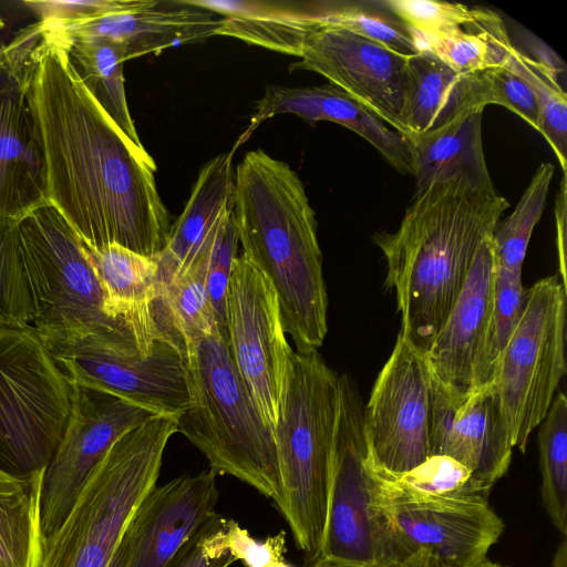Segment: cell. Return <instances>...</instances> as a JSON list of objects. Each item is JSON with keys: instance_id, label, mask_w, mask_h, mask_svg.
I'll return each instance as SVG.
<instances>
[{"instance_id": "28", "label": "cell", "mask_w": 567, "mask_h": 567, "mask_svg": "<svg viewBox=\"0 0 567 567\" xmlns=\"http://www.w3.org/2000/svg\"><path fill=\"white\" fill-rule=\"evenodd\" d=\"M44 470L17 474L0 466V567H41Z\"/></svg>"}, {"instance_id": "17", "label": "cell", "mask_w": 567, "mask_h": 567, "mask_svg": "<svg viewBox=\"0 0 567 567\" xmlns=\"http://www.w3.org/2000/svg\"><path fill=\"white\" fill-rule=\"evenodd\" d=\"M513 449L489 383L458 398L432 378L431 455L464 465L471 472L472 492L487 495L506 474Z\"/></svg>"}, {"instance_id": "34", "label": "cell", "mask_w": 567, "mask_h": 567, "mask_svg": "<svg viewBox=\"0 0 567 567\" xmlns=\"http://www.w3.org/2000/svg\"><path fill=\"white\" fill-rule=\"evenodd\" d=\"M553 176L554 166L540 164L514 212L496 224L492 236L496 268L522 274L527 246L543 214Z\"/></svg>"}, {"instance_id": "37", "label": "cell", "mask_w": 567, "mask_h": 567, "mask_svg": "<svg viewBox=\"0 0 567 567\" xmlns=\"http://www.w3.org/2000/svg\"><path fill=\"white\" fill-rule=\"evenodd\" d=\"M525 302L526 289L523 286L522 274L494 266L493 315L487 352L489 380L497 357L523 315Z\"/></svg>"}, {"instance_id": "40", "label": "cell", "mask_w": 567, "mask_h": 567, "mask_svg": "<svg viewBox=\"0 0 567 567\" xmlns=\"http://www.w3.org/2000/svg\"><path fill=\"white\" fill-rule=\"evenodd\" d=\"M229 520L214 514L182 546L166 567H229L237 561L227 546Z\"/></svg>"}, {"instance_id": "9", "label": "cell", "mask_w": 567, "mask_h": 567, "mask_svg": "<svg viewBox=\"0 0 567 567\" xmlns=\"http://www.w3.org/2000/svg\"><path fill=\"white\" fill-rule=\"evenodd\" d=\"M72 384L32 326L0 327V466L44 470L65 427Z\"/></svg>"}, {"instance_id": "50", "label": "cell", "mask_w": 567, "mask_h": 567, "mask_svg": "<svg viewBox=\"0 0 567 567\" xmlns=\"http://www.w3.org/2000/svg\"><path fill=\"white\" fill-rule=\"evenodd\" d=\"M553 567H567V546L566 539L558 546L553 559Z\"/></svg>"}, {"instance_id": "46", "label": "cell", "mask_w": 567, "mask_h": 567, "mask_svg": "<svg viewBox=\"0 0 567 567\" xmlns=\"http://www.w3.org/2000/svg\"><path fill=\"white\" fill-rule=\"evenodd\" d=\"M519 40L525 48L520 52L548 71L556 80L560 73H565L566 64L543 40L525 30L520 31Z\"/></svg>"}, {"instance_id": "4", "label": "cell", "mask_w": 567, "mask_h": 567, "mask_svg": "<svg viewBox=\"0 0 567 567\" xmlns=\"http://www.w3.org/2000/svg\"><path fill=\"white\" fill-rule=\"evenodd\" d=\"M338 404L339 374L318 350H293L274 437L280 513L306 567L316 566L327 527Z\"/></svg>"}, {"instance_id": "48", "label": "cell", "mask_w": 567, "mask_h": 567, "mask_svg": "<svg viewBox=\"0 0 567 567\" xmlns=\"http://www.w3.org/2000/svg\"><path fill=\"white\" fill-rule=\"evenodd\" d=\"M396 567H445L429 548H419L403 559Z\"/></svg>"}, {"instance_id": "29", "label": "cell", "mask_w": 567, "mask_h": 567, "mask_svg": "<svg viewBox=\"0 0 567 567\" xmlns=\"http://www.w3.org/2000/svg\"><path fill=\"white\" fill-rule=\"evenodd\" d=\"M214 241L181 277L161 291L153 305L158 331L183 354L186 344L218 332L206 287Z\"/></svg>"}, {"instance_id": "12", "label": "cell", "mask_w": 567, "mask_h": 567, "mask_svg": "<svg viewBox=\"0 0 567 567\" xmlns=\"http://www.w3.org/2000/svg\"><path fill=\"white\" fill-rule=\"evenodd\" d=\"M70 380L107 392L155 415L177 420L190 396L183 352L164 338L152 352L130 351L97 334L40 337Z\"/></svg>"}, {"instance_id": "26", "label": "cell", "mask_w": 567, "mask_h": 567, "mask_svg": "<svg viewBox=\"0 0 567 567\" xmlns=\"http://www.w3.org/2000/svg\"><path fill=\"white\" fill-rule=\"evenodd\" d=\"M84 247L102 287L106 313L132 326L151 352L155 340L164 338L153 316L158 297L155 257L118 245L92 248L84 244Z\"/></svg>"}, {"instance_id": "39", "label": "cell", "mask_w": 567, "mask_h": 567, "mask_svg": "<svg viewBox=\"0 0 567 567\" xmlns=\"http://www.w3.org/2000/svg\"><path fill=\"white\" fill-rule=\"evenodd\" d=\"M238 236L234 215L219 227L207 267L206 287L219 334L227 341V300L233 266L237 258Z\"/></svg>"}, {"instance_id": "30", "label": "cell", "mask_w": 567, "mask_h": 567, "mask_svg": "<svg viewBox=\"0 0 567 567\" xmlns=\"http://www.w3.org/2000/svg\"><path fill=\"white\" fill-rule=\"evenodd\" d=\"M419 50H427L453 71L480 73L506 64L514 47L502 18L478 8L474 19L437 35H414Z\"/></svg>"}, {"instance_id": "16", "label": "cell", "mask_w": 567, "mask_h": 567, "mask_svg": "<svg viewBox=\"0 0 567 567\" xmlns=\"http://www.w3.org/2000/svg\"><path fill=\"white\" fill-rule=\"evenodd\" d=\"M405 61L406 56L374 40L321 27L307 38L300 62L293 68L321 74L403 134L400 113Z\"/></svg>"}, {"instance_id": "13", "label": "cell", "mask_w": 567, "mask_h": 567, "mask_svg": "<svg viewBox=\"0 0 567 567\" xmlns=\"http://www.w3.org/2000/svg\"><path fill=\"white\" fill-rule=\"evenodd\" d=\"M227 344L238 373L274 433L293 350L286 338L274 286L243 254L235 259L229 284Z\"/></svg>"}, {"instance_id": "20", "label": "cell", "mask_w": 567, "mask_h": 567, "mask_svg": "<svg viewBox=\"0 0 567 567\" xmlns=\"http://www.w3.org/2000/svg\"><path fill=\"white\" fill-rule=\"evenodd\" d=\"M216 477L208 470L155 485L127 527L126 567H166L194 533L216 514Z\"/></svg>"}, {"instance_id": "18", "label": "cell", "mask_w": 567, "mask_h": 567, "mask_svg": "<svg viewBox=\"0 0 567 567\" xmlns=\"http://www.w3.org/2000/svg\"><path fill=\"white\" fill-rule=\"evenodd\" d=\"M492 236L481 244L453 309L424 353L432 378L458 398L489 382L487 352L494 282Z\"/></svg>"}, {"instance_id": "19", "label": "cell", "mask_w": 567, "mask_h": 567, "mask_svg": "<svg viewBox=\"0 0 567 567\" xmlns=\"http://www.w3.org/2000/svg\"><path fill=\"white\" fill-rule=\"evenodd\" d=\"M41 22L51 34L65 41H105L127 61L172 47L204 42L217 35L221 19L188 1L137 0L132 8L87 20Z\"/></svg>"}, {"instance_id": "23", "label": "cell", "mask_w": 567, "mask_h": 567, "mask_svg": "<svg viewBox=\"0 0 567 567\" xmlns=\"http://www.w3.org/2000/svg\"><path fill=\"white\" fill-rule=\"evenodd\" d=\"M488 104L493 95L485 71L457 73L427 50L406 56L400 122L409 140Z\"/></svg>"}, {"instance_id": "2", "label": "cell", "mask_w": 567, "mask_h": 567, "mask_svg": "<svg viewBox=\"0 0 567 567\" xmlns=\"http://www.w3.org/2000/svg\"><path fill=\"white\" fill-rule=\"evenodd\" d=\"M508 202L460 179L431 185L394 233L372 237L386 262L384 286L395 293L400 333L425 353L453 309L477 250L493 235Z\"/></svg>"}, {"instance_id": "25", "label": "cell", "mask_w": 567, "mask_h": 567, "mask_svg": "<svg viewBox=\"0 0 567 567\" xmlns=\"http://www.w3.org/2000/svg\"><path fill=\"white\" fill-rule=\"evenodd\" d=\"M483 110H468L442 127L409 140L415 196L433 184L452 179L495 190L483 152Z\"/></svg>"}, {"instance_id": "35", "label": "cell", "mask_w": 567, "mask_h": 567, "mask_svg": "<svg viewBox=\"0 0 567 567\" xmlns=\"http://www.w3.org/2000/svg\"><path fill=\"white\" fill-rule=\"evenodd\" d=\"M532 89L539 114V133L555 153L563 173L567 168V95L548 71L527 58L515 45L505 64Z\"/></svg>"}, {"instance_id": "27", "label": "cell", "mask_w": 567, "mask_h": 567, "mask_svg": "<svg viewBox=\"0 0 567 567\" xmlns=\"http://www.w3.org/2000/svg\"><path fill=\"white\" fill-rule=\"evenodd\" d=\"M189 3L223 14L217 35L240 39L300 58L306 40L320 28L310 8L291 9L259 1H202Z\"/></svg>"}, {"instance_id": "8", "label": "cell", "mask_w": 567, "mask_h": 567, "mask_svg": "<svg viewBox=\"0 0 567 567\" xmlns=\"http://www.w3.org/2000/svg\"><path fill=\"white\" fill-rule=\"evenodd\" d=\"M403 560L379 506V478L363 432L355 381L339 374L327 527L315 567H396Z\"/></svg>"}, {"instance_id": "41", "label": "cell", "mask_w": 567, "mask_h": 567, "mask_svg": "<svg viewBox=\"0 0 567 567\" xmlns=\"http://www.w3.org/2000/svg\"><path fill=\"white\" fill-rule=\"evenodd\" d=\"M390 475L422 492L449 493L461 489L472 492L470 489L471 472L454 458L445 455H431L424 463L410 472Z\"/></svg>"}, {"instance_id": "38", "label": "cell", "mask_w": 567, "mask_h": 567, "mask_svg": "<svg viewBox=\"0 0 567 567\" xmlns=\"http://www.w3.org/2000/svg\"><path fill=\"white\" fill-rule=\"evenodd\" d=\"M380 3L412 34L420 37L451 32L474 19L478 10L461 3L430 0H382Z\"/></svg>"}, {"instance_id": "51", "label": "cell", "mask_w": 567, "mask_h": 567, "mask_svg": "<svg viewBox=\"0 0 567 567\" xmlns=\"http://www.w3.org/2000/svg\"><path fill=\"white\" fill-rule=\"evenodd\" d=\"M475 567H507V566H503V565H499L497 563H494V561H491L488 559H485L484 561H482L481 564H478Z\"/></svg>"}, {"instance_id": "14", "label": "cell", "mask_w": 567, "mask_h": 567, "mask_svg": "<svg viewBox=\"0 0 567 567\" xmlns=\"http://www.w3.org/2000/svg\"><path fill=\"white\" fill-rule=\"evenodd\" d=\"M432 377L425 354L400 332L363 406V432L375 467L412 471L430 456Z\"/></svg>"}, {"instance_id": "42", "label": "cell", "mask_w": 567, "mask_h": 567, "mask_svg": "<svg viewBox=\"0 0 567 567\" xmlns=\"http://www.w3.org/2000/svg\"><path fill=\"white\" fill-rule=\"evenodd\" d=\"M489 81L493 104L508 109L539 132V114L529 85L506 65L485 71Z\"/></svg>"}, {"instance_id": "6", "label": "cell", "mask_w": 567, "mask_h": 567, "mask_svg": "<svg viewBox=\"0 0 567 567\" xmlns=\"http://www.w3.org/2000/svg\"><path fill=\"white\" fill-rule=\"evenodd\" d=\"M176 420L153 415L122 436L91 474L41 567H106L141 502L156 485Z\"/></svg>"}, {"instance_id": "5", "label": "cell", "mask_w": 567, "mask_h": 567, "mask_svg": "<svg viewBox=\"0 0 567 567\" xmlns=\"http://www.w3.org/2000/svg\"><path fill=\"white\" fill-rule=\"evenodd\" d=\"M189 406L176 420L216 475H230L282 507V486L271 429L266 424L216 332L185 346Z\"/></svg>"}, {"instance_id": "21", "label": "cell", "mask_w": 567, "mask_h": 567, "mask_svg": "<svg viewBox=\"0 0 567 567\" xmlns=\"http://www.w3.org/2000/svg\"><path fill=\"white\" fill-rule=\"evenodd\" d=\"M285 113L298 115L309 124L330 121L346 126L374 146L395 169L412 174L409 138L331 83L309 87L268 86L237 143L243 145L264 121Z\"/></svg>"}, {"instance_id": "3", "label": "cell", "mask_w": 567, "mask_h": 567, "mask_svg": "<svg viewBox=\"0 0 567 567\" xmlns=\"http://www.w3.org/2000/svg\"><path fill=\"white\" fill-rule=\"evenodd\" d=\"M234 220L246 256L274 286L296 351L318 350L328 332V295L316 213L285 162L248 152L235 169Z\"/></svg>"}, {"instance_id": "47", "label": "cell", "mask_w": 567, "mask_h": 567, "mask_svg": "<svg viewBox=\"0 0 567 567\" xmlns=\"http://www.w3.org/2000/svg\"><path fill=\"white\" fill-rule=\"evenodd\" d=\"M566 173H564L560 189L556 197L555 204V218L557 229V250L559 260V274L560 280L565 287H567L566 280Z\"/></svg>"}, {"instance_id": "32", "label": "cell", "mask_w": 567, "mask_h": 567, "mask_svg": "<svg viewBox=\"0 0 567 567\" xmlns=\"http://www.w3.org/2000/svg\"><path fill=\"white\" fill-rule=\"evenodd\" d=\"M540 495L555 527L567 533V399L558 392L538 433Z\"/></svg>"}, {"instance_id": "43", "label": "cell", "mask_w": 567, "mask_h": 567, "mask_svg": "<svg viewBox=\"0 0 567 567\" xmlns=\"http://www.w3.org/2000/svg\"><path fill=\"white\" fill-rule=\"evenodd\" d=\"M43 31V23L38 21L19 30L9 43L0 41V94L27 78Z\"/></svg>"}, {"instance_id": "52", "label": "cell", "mask_w": 567, "mask_h": 567, "mask_svg": "<svg viewBox=\"0 0 567 567\" xmlns=\"http://www.w3.org/2000/svg\"><path fill=\"white\" fill-rule=\"evenodd\" d=\"M265 567H293L288 564L285 559L279 561H274L271 564L266 565Z\"/></svg>"}, {"instance_id": "31", "label": "cell", "mask_w": 567, "mask_h": 567, "mask_svg": "<svg viewBox=\"0 0 567 567\" xmlns=\"http://www.w3.org/2000/svg\"><path fill=\"white\" fill-rule=\"evenodd\" d=\"M63 41L76 73L96 103L133 143L142 145L126 101L125 61L121 52L95 39Z\"/></svg>"}, {"instance_id": "53", "label": "cell", "mask_w": 567, "mask_h": 567, "mask_svg": "<svg viewBox=\"0 0 567 567\" xmlns=\"http://www.w3.org/2000/svg\"><path fill=\"white\" fill-rule=\"evenodd\" d=\"M4 28V21L2 20V18L0 17V31Z\"/></svg>"}, {"instance_id": "11", "label": "cell", "mask_w": 567, "mask_h": 567, "mask_svg": "<svg viewBox=\"0 0 567 567\" xmlns=\"http://www.w3.org/2000/svg\"><path fill=\"white\" fill-rule=\"evenodd\" d=\"M373 467L379 478V506L403 559L419 548L431 549L445 567H475L487 559L504 523L486 496L465 489L417 491Z\"/></svg>"}, {"instance_id": "33", "label": "cell", "mask_w": 567, "mask_h": 567, "mask_svg": "<svg viewBox=\"0 0 567 567\" xmlns=\"http://www.w3.org/2000/svg\"><path fill=\"white\" fill-rule=\"evenodd\" d=\"M311 9L321 27L348 30L409 56L420 50L405 24L380 1L316 2Z\"/></svg>"}, {"instance_id": "15", "label": "cell", "mask_w": 567, "mask_h": 567, "mask_svg": "<svg viewBox=\"0 0 567 567\" xmlns=\"http://www.w3.org/2000/svg\"><path fill=\"white\" fill-rule=\"evenodd\" d=\"M62 437L44 468L41 528L44 542L62 524L84 484L113 445L155 415L75 380Z\"/></svg>"}, {"instance_id": "24", "label": "cell", "mask_w": 567, "mask_h": 567, "mask_svg": "<svg viewBox=\"0 0 567 567\" xmlns=\"http://www.w3.org/2000/svg\"><path fill=\"white\" fill-rule=\"evenodd\" d=\"M234 151L217 155L200 171L190 196L155 257L158 295L181 277L215 239L235 204Z\"/></svg>"}, {"instance_id": "45", "label": "cell", "mask_w": 567, "mask_h": 567, "mask_svg": "<svg viewBox=\"0 0 567 567\" xmlns=\"http://www.w3.org/2000/svg\"><path fill=\"white\" fill-rule=\"evenodd\" d=\"M137 0L23 1L40 21L74 22L132 8Z\"/></svg>"}, {"instance_id": "10", "label": "cell", "mask_w": 567, "mask_h": 567, "mask_svg": "<svg viewBox=\"0 0 567 567\" xmlns=\"http://www.w3.org/2000/svg\"><path fill=\"white\" fill-rule=\"evenodd\" d=\"M567 288L557 276L526 289L523 315L496 359L489 384L513 447L525 452L566 373Z\"/></svg>"}, {"instance_id": "22", "label": "cell", "mask_w": 567, "mask_h": 567, "mask_svg": "<svg viewBox=\"0 0 567 567\" xmlns=\"http://www.w3.org/2000/svg\"><path fill=\"white\" fill-rule=\"evenodd\" d=\"M27 79L0 94V221H19L48 203L44 152Z\"/></svg>"}, {"instance_id": "49", "label": "cell", "mask_w": 567, "mask_h": 567, "mask_svg": "<svg viewBox=\"0 0 567 567\" xmlns=\"http://www.w3.org/2000/svg\"><path fill=\"white\" fill-rule=\"evenodd\" d=\"M127 530V529H126ZM128 558V536L125 532L121 543L106 567H126Z\"/></svg>"}, {"instance_id": "44", "label": "cell", "mask_w": 567, "mask_h": 567, "mask_svg": "<svg viewBox=\"0 0 567 567\" xmlns=\"http://www.w3.org/2000/svg\"><path fill=\"white\" fill-rule=\"evenodd\" d=\"M227 546L236 560H240L245 567H265L274 561L285 559L286 533L281 530L265 539H256L237 522L230 519Z\"/></svg>"}, {"instance_id": "1", "label": "cell", "mask_w": 567, "mask_h": 567, "mask_svg": "<svg viewBox=\"0 0 567 567\" xmlns=\"http://www.w3.org/2000/svg\"><path fill=\"white\" fill-rule=\"evenodd\" d=\"M27 96L44 152L48 202L86 246L118 245L156 257L172 226L157 190L156 164L96 103L66 43L45 27Z\"/></svg>"}, {"instance_id": "7", "label": "cell", "mask_w": 567, "mask_h": 567, "mask_svg": "<svg viewBox=\"0 0 567 567\" xmlns=\"http://www.w3.org/2000/svg\"><path fill=\"white\" fill-rule=\"evenodd\" d=\"M39 337L97 334L148 354L132 326L105 311L102 287L76 231L45 203L18 221Z\"/></svg>"}, {"instance_id": "36", "label": "cell", "mask_w": 567, "mask_h": 567, "mask_svg": "<svg viewBox=\"0 0 567 567\" xmlns=\"http://www.w3.org/2000/svg\"><path fill=\"white\" fill-rule=\"evenodd\" d=\"M33 303L25 277L18 221H0V327L31 326Z\"/></svg>"}]
</instances>
